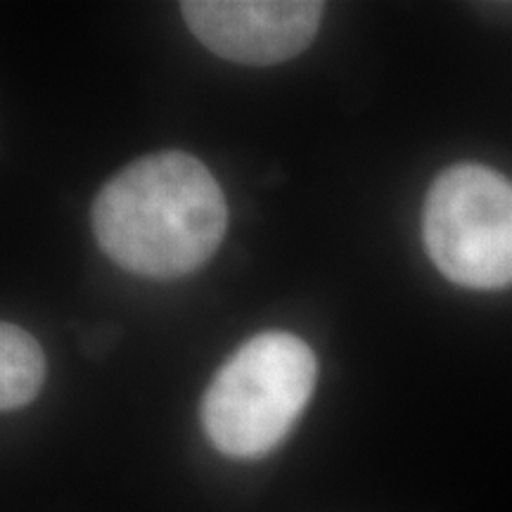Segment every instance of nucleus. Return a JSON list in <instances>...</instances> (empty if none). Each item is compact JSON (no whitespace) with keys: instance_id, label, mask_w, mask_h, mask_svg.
Here are the masks:
<instances>
[{"instance_id":"f03ea898","label":"nucleus","mask_w":512,"mask_h":512,"mask_svg":"<svg viewBox=\"0 0 512 512\" xmlns=\"http://www.w3.org/2000/svg\"><path fill=\"white\" fill-rule=\"evenodd\" d=\"M316 380V354L304 339L283 330L254 335L209 382L200 408L204 434L223 456H266L292 432Z\"/></svg>"},{"instance_id":"f257e3e1","label":"nucleus","mask_w":512,"mask_h":512,"mask_svg":"<svg viewBox=\"0 0 512 512\" xmlns=\"http://www.w3.org/2000/svg\"><path fill=\"white\" fill-rule=\"evenodd\" d=\"M91 226L117 266L140 278L174 280L221 247L228 204L200 159L166 150L136 159L98 192Z\"/></svg>"},{"instance_id":"7ed1b4c3","label":"nucleus","mask_w":512,"mask_h":512,"mask_svg":"<svg viewBox=\"0 0 512 512\" xmlns=\"http://www.w3.org/2000/svg\"><path fill=\"white\" fill-rule=\"evenodd\" d=\"M422 235L451 283L470 290L512 285V183L482 164L451 166L427 192Z\"/></svg>"},{"instance_id":"39448f33","label":"nucleus","mask_w":512,"mask_h":512,"mask_svg":"<svg viewBox=\"0 0 512 512\" xmlns=\"http://www.w3.org/2000/svg\"><path fill=\"white\" fill-rule=\"evenodd\" d=\"M46 382V354L34 335L5 320L0 325V408L19 411Z\"/></svg>"},{"instance_id":"20e7f679","label":"nucleus","mask_w":512,"mask_h":512,"mask_svg":"<svg viewBox=\"0 0 512 512\" xmlns=\"http://www.w3.org/2000/svg\"><path fill=\"white\" fill-rule=\"evenodd\" d=\"M323 3L311 0H185L183 19L195 38L223 60L278 64L316 38Z\"/></svg>"}]
</instances>
